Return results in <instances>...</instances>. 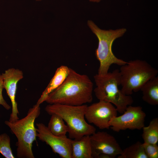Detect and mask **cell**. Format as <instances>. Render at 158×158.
I'll list each match as a JSON object with an SVG mask.
<instances>
[{
    "instance_id": "8",
    "label": "cell",
    "mask_w": 158,
    "mask_h": 158,
    "mask_svg": "<svg viewBox=\"0 0 158 158\" xmlns=\"http://www.w3.org/2000/svg\"><path fill=\"white\" fill-rule=\"evenodd\" d=\"M118 111L111 103L99 101L87 106L85 118L90 123H92L101 129H109V122L117 116Z\"/></svg>"
},
{
    "instance_id": "16",
    "label": "cell",
    "mask_w": 158,
    "mask_h": 158,
    "mask_svg": "<svg viewBox=\"0 0 158 158\" xmlns=\"http://www.w3.org/2000/svg\"><path fill=\"white\" fill-rule=\"evenodd\" d=\"M142 137L144 142L157 144L158 142V118L153 119L147 126H144Z\"/></svg>"
},
{
    "instance_id": "7",
    "label": "cell",
    "mask_w": 158,
    "mask_h": 158,
    "mask_svg": "<svg viewBox=\"0 0 158 158\" xmlns=\"http://www.w3.org/2000/svg\"><path fill=\"white\" fill-rule=\"evenodd\" d=\"M122 115L112 118L109 124L114 131L127 129L140 130L145 126L146 115L142 107L128 106Z\"/></svg>"
},
{
    "instance_id": "11",
    "label": "cell",
    "mask_w": 158,
    "mask_h": 158,
    "mask_svg": "<svg viewBox=\"0 0 158 158\" xmlns=\"http://www.w3.org/2000/svg\"><path fill=\"white\" fill-rule=\"evenodd\" d=\"M4 89L6 90L12 104V112L9 121L14 122L19 119V112L16 96L18 82L23 77L22 71L18 69L13 68L6 70L2 74Z\"/></svg>"
},
{
    "instance_id": "4",
    "label": "cell",
    "mask_w": 158,
    "mask_h": 158,
    "mask_svg": "<svg viewBox=\"0 0 158 158\" xmlns=\"http://www.w3.org/2000/svg\"><path fill=\"white\" fill-rule=\"evenodd\" d=\"M87 105L72 106L59 104L47 105L45 110L49 115L55 114L60 116L66 123L69 138L79 139L85 135H90L96 129L85 120Z\"/></svg>"
},
{
    "instance_id": "2",
    "label": "cell",
    "mask_w": 158,
    "mask_h": 158,
    "mask_svg": "<svg viewBox=\"0 0 158 158\" xmlns=\"http://www.w3.org/2000/svg\"><path fill=\"white\" fill-rule=\"evenodd\" d=\"M96 87L94 91L99 101L114 104L118 112L123 114L127 107L133 102L132 97L124 94L119 90L121 76L119 70L115 69L104 74H97L94 76Z\"/></svg>"
},
{
    "instance_id": "3",
    "label": "cell",
    "mask_w": 158,
    "mask_h": 158,
    "mask_svg": "<svg viewBox=\"0 0 158 158\" xmlns=\"http://www.w3.org/2000/svg\"><path fill=\"white\" fill-rule=\"evenodd\" d=\"M40 105L37 104L33 105L29 109L26 116L14 122L5 121L17 139L16 145L17 156L19 158H35L32 148L37 137L35 122L40 113Z\"/></svg>"
},
{
    "instance_id": "5",
    "label": "cell",
    "mask_w": 158,
    "mask_h": 158,
    "mask_svg": "<svg viewBox=\"0 0 158 158\" xmlns=\"http://www.w3.org/2000/svg\"><path fill=\"white\" fill-rule=\"evenodd\" d=\"M87 24L98 40V46L95 53L96 57L99 62L98 73H107L112 64L121 66L126 64L127 62L115 56L112 48L114 41L123 35L126 31V29L106 30L99 28L91 20H88Z\"/></svg>"
},
{
    "instance_id": "13",
    "label": "cell",
    "mask_w": 158,
    "mask_h": 158,
    "mask_svg": "<svg viewBox=\"0 0 158 158\" xmlns=\"http://www.w3.org/2000/svg\"><path fill=\"white\" fill-rule=\"evenodd\" d=\"M90 136L71 140L72 158H93Z\"/></svg>"
},
{
    "instance_id": "18",
    "label": "cell",
    "mask_w": 158,
    "mask_h": 158,
    "mask_svg": "<svg viewBox=\"0 0 158 158\" xmlns=\"http://www.w3.org/2000/svg\"><path fill=\"white\" fill-rule=\"evenodd\" d=\"M10 138L6 133L0 135V153L6 158H14L11 147Z\"/></svg>"
},
{
    "instance_id": "19",
    "label": "cell",
    "mask_w": 158,
    "mask_h": 158,
    "mask_svg": "<svg viewBox=\"0 0 158 158\" xmlns=\"http://www.w3.org/2000/svg\"><path fill=\"white\" fill-rule=\"evenodd\" d=\"M142 145L148 158H158V146L157 144L144 142Z\"/></svg>"
},
{
    "instance_id": "15",
    "label": "cell",
    "mask_w": 158,
    "mask_h": 158,
    "mask_svg": "<svg viewBox=\"0 0 158 158\" xmlns=\"http://www.w3.org/2000/svg\"><path fill=\"white\" fill-rule=\"evenodd\" d=\"M47 126L49 131L53 134L58 136L66 135L68 128L63 118L59 116L53 114Z\"/></svg>"
},
{
    "instance_id": "14",
    "label": "cell",
    "mask_w": 158,
    "mask_h": 158,
    "mask_svg": "<svg viewBox=\"0 0 158 158\" xmlns=\"http://www.w3.org/2000/svg\"><path fill=\"white\" fill-rule=\"evenodd\" d=\"M142 99L152 105L158 104V76H157L147 81L142 87Z\"/></svg>"
},
{
    "instance_id": "1",
    "label": "cell",
    "mask_w": 158,
    "mask_h": 158,
    "mask_svg": "<svg viewBox=\"0 0 158 158\" xmlns=\"http://www.w3.org/2000/svg\"><path fill=\"white\" fill-rule=\"evenodd\" d=\"M93 84L85 74H80L70 68L63 83L51 92L45 101L50 104H59L79 106L93 100Z\"/></svg>"
},
{
    "instance_id": "10",
    "label": "cell",
    "mask_w": 158,
    "mask_h": 158,
    "mask_svg": "<svg viewBox=\"0 0 158 158\" xmlns=\"http://www.w3.org/2000/svg\"><path fill=\"white\" fill-rule=\"evenodd\" d=\"M90 137L93 158H98L101 154L114 158L122 152L123 150L115 138L107 132H95Z\"/></svg>"
},
{
    "instance_id": "9",
    "label": "cell",
    "mask_w": 158,
    "mask_h": 158,
    "mask_svg": "<svg viewBox=\"0 0 158 158\" xmlns=\"http://www.w3.org/2000/svg\"><path fill=\"white\" fill-rule=\"evenodd\" d=\"M37 136L51 148L53 152L62 158H72L71 139L66 135L58 136L52 134L42 123L36 124Z\"/></svg>"
},
{
    "instance_id": "17",
    "label": "cell",
    "mask_w": 158,
    "mask_h": 158,
    "mask_svg": "<svg viewBox=\"0 0 158 158\" xmlns=\"http://www.w3.org/2000/svg\"><path fill=\"white\" fill-rule=\"evenodd\" d=\"M118 158H148L142 145L138 141L122 150Z\"/></svg>"
},
{
    "instance_id": "22",
    "label": "cell",
    "mask_w": 158,
    "mask_h": 158,
    "mask_svg": "<svg viewBox=\"0 0 158 158\" xmlns=\"http://www.w3.org/2000/svg\"><path fill=\"white\" fill-rule=\"evenodd\" d=\"M35 0L36 1H41L42 0Z\"/></svg>"
},
{
    "instance_id": "12",
    "label": "cell",
    "mask_w": 158,
    "mask_h": 158,
    "mask_svg": "<svg viewBox=\"0 0 158 158\" xmlns=\"http://www.w3.org/2000/svg\"><path fill=\"white\" fill-rule=\"evenodd\" d=\"M70 70V68L65 65H62L57 69L54 76L42 92L36 104L40 105L45 101L48 95L64 82L68 75Z\"/></svg>"
},
{
    "instance_id": "21",
    "label": "cell",
    "mask_w": 158,
    "mask_h": 158,
    "mask_svg": "<svg viewBox=\"0 0 158 158\" xmlns=\"http://www.w3.org/2000/svg\"><path fill=\"white\" fill-rule=\"evenodd\" d=\"M101 0H89L91 2L98 3L100 2Z\"/></svg>"
},
{
    "instance_id": "20",
    "label": "cell",
    "mask_w": 158,
    "mask_h": 158,
    "mask_svg": "<svg viewBox=\"0 0 158 158\" xmlns=\"http://www.w3.org/2000/svg\"><path fill=\"white\" fill-rule=\"evenodd\" d=\"M3 89V78L1 74H0V105H2L6 110H9L11 108V106L7 104L3 97L2 92Z\"/></svg>"
},
{
    "instance_id": "6",
    "label": "cell",
    "mask_w": 158,
    "mask_h": 158,
    "mask_svg": "<svg viewBox=\"0 0 158 158\" xmlns=\"http://www.w3.org/2000/svg\"><path fill=\"white\" fill-rule=\"evenodd\" d=\"M121 90L125 94L130 95L140 90L148 80L157 76L158 71L145 61L131 60L121 66Z\"/></svg>"
}]
</instances>
